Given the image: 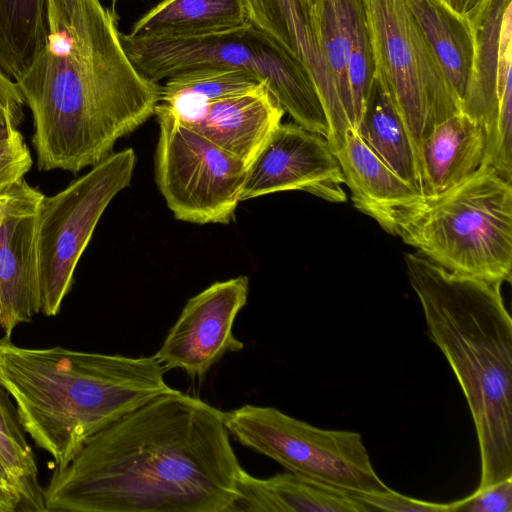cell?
Instances as JSON below:
<instances>
[{"instance_id":"6da1fadb","label":"cell","mask_w":512,"mask_h":512,"mask_svg":"<svg viewBox=\"0 0 512 512\" xmlns=\"http://www.w3.org/2000/svg\"><path fill=\"white\" fill-rule=\"evenodd\" d=\"M243 468L224 412L171 389L102 429L44 489L45 512H233Z\"/></svg>"},{"instance_id":"7a4b0ae2","label":"cell","mask_w":512,"mask_h":512,"mask_svg":"<svg viewBox=\"0 0 512 512\" xmlns=\"http://www.w3.org/2000/svg\"><path fill=\"white\" fill-rule=\"evenodd\" d=\"M45 42L16 81L33 118L39 170L77 173L151 116L161 86L141 75L100 0H47Z\"/></svg>"},{"instance_id":"3957f363","label":"cell","mask_w":512,"mask_h":512,"mask_svg":"<svg viewBox=\"0 0 512 512\" xmlns=\"http://www.w3.org/2000/svg\"><path fill=\"white\" fill-rule=\"evenodd\" d=\"M430 340L467 401L480 453L477 489L512 477V319L502 282L458 275L419 252L404 256Z\"/></svg>"},{"instance_id":"277c9868","label":"cell","mask_w":512,"mask_h":512,"mask_svg":"<svg viewBox=\"0 0 512 512\" xmlns=\"http://www.w3.org/2000/svg\"><path fill=\"white\" fill-rule=\"evenodd\" d=\"M153 356L27 348L0 338V383L26 434L67 466L96 433L170 391Z\"/></svg>"},{"instance_id":"5b68a950","label":"cell","mask_w":512,"mask_h":512,"mask_svg":"<svg viewBox=\"0 0 512 512\" xmlns=\"http://www.w3.org/2000/svg\"><path fill=\"white\" fill-rule=\"evenodd\" d=\"M392 235L452 273L510 283L512 184L481 165L460 183L402 210Z\"/></svg>"},{"instance_id":"8992f818","label":"cell","mask_w":512,"mask_h":512,"mask_svg":"<svg viewBox=\"0 0 512 512\" xmlns=\"http://www.w3.org/2000/svg\"><path fill=\"white\" fill-rule=\"evenodd\" d=\"M121 41L137 71L154 82L196 68L250 72L268 85L295 123L327 137L325 110L307 71L251 23L198 36L144 39L121 33Z\"/></svg>"},{"instance_id":"52a82bcc","label":"cell","mask_w":512,"mask_h":512,"mask_svg":"<svg viewBox=\"0 0 512 512\" xmlns=\"http://www.w3.org/2000/svg\"><path fill=\"white\" fill-rule=\"evenodd\" d=\"M374 74L403 120L418 158L434 125L461 111L408 0H359ZM419 162V159H418Z\"/></svg>"},{"instance_id":"ba28073f","label":"cell","mask_w":512,"mask_h":512,"mask_svg":"<svg viewBox=\"0 0 512 512\" xmlns=\"http://www.w3.org/2000/svg\"><path fill=\"white\" fill-rule=\"evenodd\" d=\"M225 427L241 445L288 471L350 492H384L358 432L315 427L277 408L245 404L224 412Z\"/></svg>"},{"instance_id":"9c48e42d","label":"cell","mask_w":512,"mask_h":512,"mask_svg":"<svg viewBox=\"0 0 512 512\" xmlns=\"http://www.w3.org/2000/svg\"><path fill=\"white\" fill-rule=\"evenodd\" d=\"M135 152H112L53 196L43 195L36 240L41 313L55 316L70 291L76 266L112 199L131 183Z\"/></svg>"},{"instance_id":"30bf717a","label":"cell","mask_w":512,"mask_h":512,"mask_svg":"<svg viewBox=\"0 0 512 512\" xmlns=\"http://www.w3.org/2000/svg\"><path fill=\"white\" fill-rule=\"evenodd\" d=\"M155 179L174 217L195 224L234 218L248 167L158 103Z\"/></svg>"},{"instance_id":"8fae6325","label":"cell","mask_w":512,"mask_h":512,"mask_svg":"<svg viewBox=\"0 0 512 512\" xmlns=\"http://www.w3.org/2000/svg\"><path fill=\"white\" fill-rule=\"evenodd\" d=\"M248 292L249 279L238 276L191 297L154 354L165 371L180 369L201 379L225 354L242 350L232 328Z\"/></svg>"},{"instance_id":"7c38bea8","label":"cell","mask_w":512,"mask_h":512,"mask_svg":"<svg viewBox=\"0 0 512 512\" xmlns=\"http://www.w3.org/2000/svg\"><path fill=\"white\" fill-rule=\"evenodd\" d=\"M344 176L327 140L297 123H280L247 169L241 201L300 190L345 202Z\"/></svg>"},{"instance_id":"4fadbf2b","label":"cell","mask_w":512,"mask_h":512,"mask_svg":"<svg viewBox=\"0 0 512 512\" xmlns=\"http://www.w3.org/2000/svg\"><path fill=\"white\" fill-rule=\"evenodd\" d=\"M43 194L25 180L4 204L0 219V328L11 336L41 312L36 225Z\"/></svg>"},{"instance_id":"5bb4252c","label":"cell","mask_w":512,"mask_h":512,"mask_svg":"<svg viewBox=\"0 0 512 512\" xmlns=\"http://www.w3.org/2000/svg\"><path fill=\"white\" fill-rule=\"evenodd\" d=\"M243 3L249 22L268 35L309 74L325 110L328 123L326 140L335 151L341 145L346 130L353 126L342 107L311 22L299 0H243Z\"/></svg>"},{"instance_id":"9a60e30c","label":"cell","mask_w":512,"mask_h":512,"mask_svg":"<svg viewBox=\"0 0 512 512\" xmlns=\"http://www.w3.org/2000/svg\"><path fill=\"white\" fill-rule=\"evenodd\" d=\"M284 113L263 81L248 91L173 114L248 167L281 123Z\"/></svg>"},{"instance_id":"2e32d148","label":"cell","mask_w":512,"mask_h":512,"mask_svg":"<svg viewBox=\"0 0 512 512\" xmlns=\"http://www.w3.org/2000/svg\"><path fill=\"white\" fill-rule=\"evenodd\" d=\"M333 153L354 207L390 234L397 215L424 196L393 172L353 127L346 130L340 147Z\"/></svg>"},{"instance_id":"e0dca14e","label":"cell","mask_w":512,"mask_h":512,"mask_svg":"<svg viewBox=\"0 0 512 512\" xmlns=\"http://www.w3.org/2000/svg\"><path fill=\"white\" fill-rule=\"evenodd\" d=\"M486 141L485 126L462 111L434 125L419 147L423 194H438L473 174Z\"/></svg>"},{"instance_id":"ac0fdd59","label":"cell","mask_w":512,"mask_h":512,"mask_svg":"<svg viewBox=\"0 0 512 512\" xmlns=\"http://www.w3.org/2000/svg\"><path fill=\"white\" fill-rule=\"evenodd\" d=\"M369 512L352 492L295 473L257 478L243 470L233 512Z\"/></svg>"},{"instance_id":"d6986e66","label":"cell","mask_w":512,"mask_h":512,"mask_svg":"<svg viewBox=\"0 0 512 512\" xmlns=\"http://www.w3.org/2000/svg\"><path fill=\"white\" fill-rule=\"evenodd\" d=\"M512 0H478L466 13L474 36L471 75L461 111L492 131L498 109L501 28Z\"/></svg>"},{"instance_id":"ffe728a7","label":"cell","mask_w":512,"mask_h":512,"mask_svg":"<svg viewBox=\"0 0 512 512\" xmlns=\"http://www.w3.org/2000/svg\"><path fill=\"white\" fill-rule=\"evenodd\" d=\"M408 2L462 109L474 55V36L467 13L456 11L445 0Z\"/></svg>"},{"instance_id":"44dd1931","label":"cell","mask_w":512,"mask_h":512,"mask_svg":"<svg viewBox=\"0 0 512 512\" xmlns=\"http://www.w3.org/2000/svg\"><path fill=\"white\" fill-rule=\"evenodd\" d=\"M243 0H161L132 25V38L198 36L248 25Z\"/></svg>"},{"instance_id":"7402d4cb","label":"cell","mask_w":512,"mask_h":512,"mask_svg":"<svg viewBox=\"0 0 512 512\" xmlns=\"http://www.w3.org/2000/svg\"><path fill=\"white\" fill-rule=\"evenodd\" d=\"M355 130L393 172L423 194L420 166L409 133L375 74Z\"/></svg>"},{"instance_id":"603a6c76","label":"cell","mask_w":512,"mask_h":512,"mask_svg":"<svg viewBox=\"0 0 512 512\" xmlns=\"http://www.w3.org/2000/svg\"><path fill=\"white\" fill-rule=\"evenodd\" d=\"M47 0H0V68L17 81L42 48Z\"/></svg>"},{"instance_id":"cb8c5ba5","label":"cell","mask_w":512,"mask_h":512,"mask_svg":"<svg viewBox=\"0 0 512 512\" xmlns=\"http://www.w3.org/2000/svg\"><path fill=\"white\" fill-rule=\"evenodd\" d=\"M358 0H322L313 31L342 107L354 127L347 66Z\"/></svg>"},{"instance_id":"d4e9b609","label":"cell","mask_w":512,"mask_h":512,"mask_svg":"<svg viewBox=\"0 0 512 512\" xmlns=\"http://www.w3.org/2000/svg\"><path fill=\"white\" fill-rule=\"evenodd\" d=\"M261 81L254 74L235 69L196 68L166 79L159 103L182 114L206 103L248 91Z\"/></svg>"},{"instance_id":"484cf974","label":"cell","mask_w":512,"mask_h":512,"mask_svg":"<svg viewBox=\"0 0 512 512\" xmlns=\"http://www.w3.org/2000/svg\"><path fill=\"white\" fill-rule=\"evenodd\" d=\"M0 461L19 489L24 510L44 511V489L38 483L33 450L20 424L16 406L0 383Z\"/></svg>"},{"instance_id":"4316f807","label":"cell","mask_w":512,"mask_h":512,"mask_svg":"<svg viewBox=\"0 0 512 512\" xmlns=\"http://www.w3.org/2000/svg\"><path fill=\"white\" fill-rule=\"evenodd\" d=\"M374 61L364 15L358 0L352 29V44L347 74L354 114V129L359 123L373 78Z\"/></svg>"},{"instance_id":"83f0119b","label":"cell","mask_w":512,"mask_h":512,"mask_svg":"<svg viewBox=\"0 0 512 512\" xmlns=\"http://www.w3.org/2000/svg\"><path fill=\"white\" fill-rule=\"evenodd\" d=\"M28 146L16 127L0 131V195L19 186L32 167Z\"/></svg>"},{"instance_id":"f1b7e54d","label":"cell","mask_w":512,"mask_h":512,"mask_svg":"<svg viewBox=\"0 0 512 512\" xmlns=\"http://www.w3.org/2000/svg\"><path fill=\"white\" fill-rule=\"evenodd\" d=\"M370 511L389 512H453V502L435 503L400 494L392 489L384 492H352Z\"/></svg>"},{"instance_id":"f546056e","label":"cell","mask_w":512,"mask_h":512,"mask_svg":"<svg viewBox=\"0 0 512 512\" xmlns=\"http://www.w3.org/2000/svg\"><path fill=\"white\" fill-rule=\"evenodd\" d=\"M512 512V477L453 501V512Z\"/></svg>"},{"instance_id":"4dcf8cb0","label":"cell","mask_w":512,"mask_h":512,"mask_svg":"<svg viewBox=\"0 0 512 512\" xmlns=\"http://www.w3.org/2000/svg\"><path fill=\"white\" fill-rule=\"evenodd\" d=\"M25 101L15 80L0 68V131L18 128L24 118Z\"/></svg>"},{"instance_id":"1f68e13d","label":"cell","mask_w":512,"mask_h":512,"mask_svg":"<svg viewBox=\"0 0 512 512\" xmlns=\"http://www.w3.org/2000/svg\"><path fill=\"white\" fill-rule=\"evenodd\" d=\"M24 510L23 497L10 481L0 480V512Z\"/></svg>"},{"instance_id":"d6a6232c","label":"cell","mask_w":512,"mask_h":512,"mask_svg":"<svg viewBox=\"0 0 512 512\" xmlns=\"http://www.w3.org/2000/svg\"><path fill=\"white\" fill-rule=\"evenodd\" d=\"M299 2L307 14L313 28V23L319 13L322 0H299Z\"/></svg>"},{"instance_id":"836d02e7","label":"cell","mask_w":512,"mask_h":512,"mask_svg":"<svg viewBox=\"0 0 512 512\" xmlns=\"http://www.w3.org/2000/svg\"><path fill=\"white\" fill-rule=\"evenodd\" d=\"M453 9L465 13L466 0H445Z\"/></svg>"},{"instance_id":"e575fe53","label":"cell","mask_w":512,"mask_h":512,"mask_svg":"<svg viewBox=\"0 0 512 512\" xmlns=\"http://www.w3.org/2000/svg\"><path fill=\"white\" fill-rule=\"evenodd\" d=\"M0 480H6L12 482L10 476L8 475L6 469L4 468L2 462L0 461ZM13 483V482H12ZM14 484V483H13ZM15 485V484H14Z\"/></svg>"},{"instance_id":"d590c367","label":"cell","mask_w":512,"mask_h":512,"mask_svg":"<svg viewBox=\"0 0 512 512\" xmlns=\"http://www.w3.org/2000/svg\"><path fill=\"white\" fill-rule=\"evenodd\" d=\"M9 193H10V192H9ZM9 193H7V194H3V195H0V219H1L2 209H3V207H4L5 202H6V201H7V199H8Z\"/></svg>"},{"instance_id":"8d00e7d4","label":"cell","mask_w":512,"mask_h":512,"mask_svg":"<svg viewBox=\"0 0 512 512\" xmlns=\"http://www.w3.org/2000/svg\"><path fill=\"white\" fill-rule=\"evenodd\" d=\"M478 0H466L465 13L471 9Z\"/></svg>"},{"instance_id":"74e56055","label":"cell","mask_w":512,"mask_h":512,"mask_svg":"<svg viewBox=\"0 0 512 512\" xmlns=\"http://www.w3.org/2000/svg\"><path fill=\"white\" fill-rule=\"evenodd\" d=\"M111 1H112L113 3H115V2H118V1H121V0H111Z\"/></svg>"}]
</instances>
